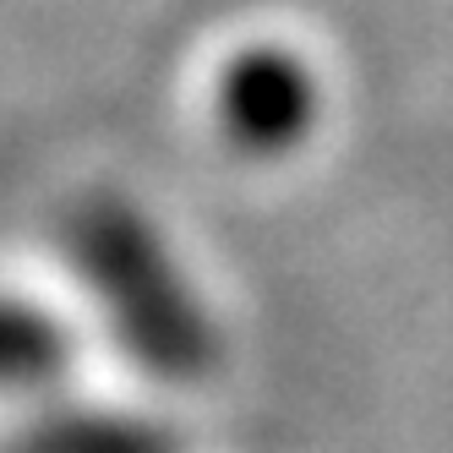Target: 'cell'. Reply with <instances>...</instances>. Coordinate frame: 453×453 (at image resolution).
I'll return each mask as SVG.
<instances>
[{
    "mask_svg": "<svg viewBox=\"0 0 453 453\" xmlns=\"http://www.w3.org/2000/svg\"><path fill=\"white\" fill-rule=\"evenodd\" d=\"M44 349H50L44 322L0 311V366H44Z\"/></svg>",
    "mask_w": 453,
    "mask_h": 453,
    "instance_id": "1",
    "label": "cell"
}]
</instances>
